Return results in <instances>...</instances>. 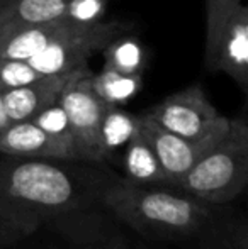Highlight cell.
<instances>
[{
  "label": "cell",
  "instance_id": "6da1fadb",
  "mask_svg": "<svg viewBox=\"0 0 248 249\" xmlns=\"http://www.w3.org/2000/svg\"><path fill=\"white\" fill-rule=\"evenodd\" d=\"M106 205L136 231L148 236H182L197 231L209 210L192 197L148 190L134 181H119L104 195Z\"/></svg>",
  "mask_w": 248,
  "mask_h": 249
},
{
  "label": "cell",
  "instance_id": "277c9868",
  "mask_svg": "<svg viewBox=\"0 0 248 249\" xmlns=\"http://www.w3.org/2000/svg\"><path fill=\"white\" fill-rule=\"evenodd\" d=\"M126 31L128 24L119 20L97 22L92 26H75L70 22L61 34H58L27 61L41 75L72 73L80 66H85L94 53L102 51L107 43L121 34H126Z\"/></svg>",
  "mask_w": 248,
  "mask_h": 249
},
{
  "label": "cell",
  "instance_id": "ba28073f",
  "mask_svg": "<svg viewBox=\"0 0 248 249\" xmlns=\"http://www.w3.org/2000/svg\"><path fill=\"white\" fill-rule=\"evenodd\" d=\"M138 119L139 131L152 146L153 153H155L156 160H158L160 166L167 177V181L175 185L226 134V132L225 134H214L199 139V141H191V139L180 138V136L163 129L146 114L138 115Z\"/></svg>",
  "mask_w": 248,
  "mask_h": 249
},
{
  "label": "cell",
  "instance_id": "8992f818",
  "mask_svg": "<svg viewBox=\"0 0 248 249\" xmlns=\"http://www.w3.org/2000/svg\"><path fill=\"white\" fill-rule=\"evenodd\" d=\"M145 114L163 129L191 141L225 134L229 127V119L219 114L199 83L165 97Z\"/></svg>",
  "mask_w": 248,
  "mask_h": 249
},
{
  "label": "cell",
  "instance_id": "8fae6325",
  "mask_svg": "<svg viewBox=\"0 0 248 249\" xmlns=\"http://www.w3.org/2000/svg\"><path fill=\"white\" fill-rule=\"evenodd\" d=\"M68 20H50L33 26L0 29V58L29 59L68 27Z\"/></svg>",
  "mask_w": 248,
  "mask_h": 249
},
{
  "label": "cell",
  "instance_id": "52a82bcc",
  "mask_svg": "<svg viewBox=\"0 0 248 249\" xmlns=\"http://www.w3.org/2000/svg\"><path fill=\"white\" fill-rule=\"evenodd\" d=\"M206 68L228 75L240 89L248 87V7L240 3L218 33L206 41Z\"/></svg>",
  "mask_w": 248,
  "mask_h": 249
},
{
  "label": "cell",
  "instance_id": "7402d4cb",
  "mask_svg": "<svg viewBox=\"0 0 248 249\" xmlns=\"http://www.w3.org/2000/svg\"><path fill=\"white\" fill-rule=\"evenodd\" d=\"M9 124H10V119H9V115H7L5 105H3V97H2V92H0V132L9 127Z\"/></svg>",
  "mask_w": 248,
  "mask_h": 249
},
{
  "label": "cell",
  "instance_id": "5b68a950",
  "mask_svg": "<svg viewBox=\"0 0 248 249\" xmlns=\"http://www.w3.org/2000/svg\"><path fill=\"white\" fill-rule=\"evenodd\" d=\"M90 76L92 71L87 65L72 71L60 93L58 104L68 117L78 160L99 161L104 160L100 146V124L109 105L94 92Z\"/></svg>",
  "mask_w": 248,
  "mask_h": 249
},
{
  "label": "cell",
  "instance_id": "4fadbf2b",
  "mask_svg": "<svg viewBox=\"0 0 248 249\" xmlns=\"http://www.w3.org/2000/svg\"><path fill=\"white\" fill-rule=\"evenodd\" d=\"M124 170L126 180L139 185H152L155 181H167V177L153 153L150 142L145 139L141 131L134 132L128 144L124 146Z\"/></svg>",
  "mask_w": 248,
  "mask_h": 249
},
{
  "label": "cell",
  "instance_id": "5bb4252c",
  "mask_svg": "<svg viewBox=\"0 0 248 249\" xmlns=\"http://www.w3.org/2000/svg\"><path fill=\"white\" fill-rule=\"evenodd\" d=\"M90 85L107 105L121 107L141 92L143 75H128L104 66L99 73H92Z\"/></svg>",
  "mask_w": 248,
  "mask_h": 249
},
{
  "label": "cell",
  "instance_id": "44dd1931",
  "mask_svg": "<svg viewBox=\"0 0 248 249\" xmlns=\"http://www.w3.org/2000/svg\"><path fill=\"white\" fill-rule=\"evenodd\" d=\"M242 3V0H206V41L223 26L226 17Z\"/></svg>",
  "mask_w": 248,
  "mask_h": 249
},
{
  "label": "cell",
  "instance_id": "3957f363",
  "mask_svg": "<svg viewBox=\"0 0 248 249\" xmlns=\"http://www.w3.org/2000/svg\"><path fill=\"white\" fill-rule=\"evenodd\" d=\"M0 192L38 213L58 212L76 202L72 177L60 166L33 158L0 168Z\"/></svg>",
  "mask_w": 248,
  "mask_h": 249
},
{
  "label": "cell",
  "instance_id": "ac0fdd59",
  "mask_svg": "<svg viewBox=\"0 0 248 249\" xmlns=\"http://www.w3.org/2000/svg\"><path fill=\"white\" fill-rule=\"evenodd\" d=\"M31 121L36 125H39L51 139L61 144L63 148L72 154L73 160H78L76 156V149L73 144V136H72V129L68 124V117H66L65 110L58 102L48 105L46 108H43L41 112H38Z\"/></svg>",
  "mask_w": 248,
  "mask_h": 249
},
{
  "label": "cell",
  "instance_id": "7c38bea8",
  "mask_svg": "<svg viewBox=\"0 0 248 249\" xmlns=\"http://www.w3.org/2000/svg\"><path fill=\"white\" fill-rule=\"evenodd\" d=\"M66 0H0V29L63 19Z\"/></svg>",
  "mask_w": 248,
  "mask_h": 249
},
{
  "label": "cell",
  "instance_id": "2e32d148",
  "mask_svg": "<svg viewBox=\"0 0 248 249\" xmlns=\"http://www.w3.org/2000/svg\"><path fill=\"white\" fill-rule=\"evenodd\" d=\"M39 226V213L0 192V243L19 241Z\"/></svg>",
  "mask_w": 248,
  "mask_h": 249
},
{
  "label": "cell",
  "instance_id": "ffe728a7",
  "mask_svg": "<svg viewBox=\"0 0 248 249\" xmlns=\"http://www.w3.org/2000/svg\"><path fill=\"white\" fill-rule=\"evenodd\" d=\"M109 2L111 0H66L63 17L75 26H92L102 22Z\"/></svg>",
  "mask_w": 248,
  "mask_h": 249
},
{
  "label": "cell",
  "instance_id": "30bf717a",
  "mask_svg": "<svg viewBox=\"0 0 248 249\" xmlns=\"http://www.w3.org/2000/svg\"><path fill=\"white\" fill-rule=\"evenodd\" d=\"M0 153L14 158L73 160L68 151L33 121L10 122L9 127L0 132Z\"/></svg>",
  "mask_w": 248,
  "mask_h": 249
},
{
  "label": "cell",
  "instance_id": "d6986e66",
  "mask_svg": "<svg viewBox=\"0 0 248 249\" xmlns=\"http://www.w3.org/2000/svg\"><path fill=\"white\" fill-rule=\"evenodd\" d=\"M43 76L27 59L0 58V92L27 85Z\"/></svg>",
  "mask_w": 248,
  "mask_h": 249
},
{
  "label": "cell",
  "instance_id": "e0dca14e",
  "mask_svg": "<svg viewBox=\"0 0 248 249\" xmlns=\"http://www.w3.org/2000/svg\"><path fill=\"white\" fill-rule=\"evenodd\" d=\"M139 127L138 115L129 114L121 107L109 105L100 124V146L104 158H109L114 151L124 148Z\"/></svg>",
  "mask_w": 248,
  "mask_h": 249
},
{
  "label": "cell",
  "instance_id": "9a60e30c",
  "mask_svg": "<svg viewBox=\"0 0 248 249\" xmlns=\"http://www.w3.org/2000/svg\"><path fill=\"white\" fill-rule=\"evenodd\" d=\"M102 54L104 66L117 70L121 73H128V75H143L148 61L141 41L126 34H121L114 37L111 43H107L102 50Z\"/></svg>",
  "mask_w": 248,
  "mask_h": 249
},
{
  "label": "cell",
  "instance_id": "9c48e42d",
  "mask_svg": "<svg viewBox=\"0 0 248 249\" xmlns=\"http://www.w3.org/2000/svg\"><path fill=\"white\" fill-rule=\"evenodd\" d=\"M70 75L72 73L43 75L27 85L2 92L3 105H5L10 122L31 121L38 112L58 102Z\"/></svg>",
  "mask_w": 248,
  "mask_h": 249
},
{
  "label": "cell",
  "instance_id": "7a4b0ae2",
  "mask_svg": "<svg viewBox=\"0 0 248 249\" xmlns=\"http://www.w3.org/2000/svg\"><path fill=\"white\" fill-rule=\"evenodd\" d=\"M248 180V127L245 119L229 121L226 134L177 181L189 197L202 203H225Z\"/></svg>",
  "mask_w": 248,
  "mask_h": 249
}]
</instances>
